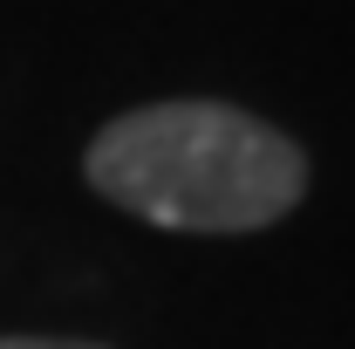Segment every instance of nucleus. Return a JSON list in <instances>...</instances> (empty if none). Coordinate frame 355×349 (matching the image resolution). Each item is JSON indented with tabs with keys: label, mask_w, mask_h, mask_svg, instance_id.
Masks as SVG:
<instances>
[{
	"label": "nucleus",
	"mask_w": 355,
	"mask_h": 349,
	"mask_svg": "<svg viewBox=\"0 0 355 349\" xmlns=\"http://www.w3.org/2000/svg\"><path fill=\"white\" fill-rule=\"evenodd\" d=\"M89 185L171 233H260L308 199V158L273 124L232 103H150L83 158Z\"/></svg>",
	"instance_id": "obj_1"
},
{
	"label": "nucleus",
	"mask_w": 355,
	"mask_h": 349,
	"mask_svg": "<svg viewBox=\"0 0 355 349\" xmlns=\"http://www.w3.org/2000/svg\"><path fill=\"white\" fill-rule=\"evenodd\" d=\"M0 349H103V343H62V336H0Z\"/></svg>",
	"instance_id": "obj_2"
}]
</instances>
